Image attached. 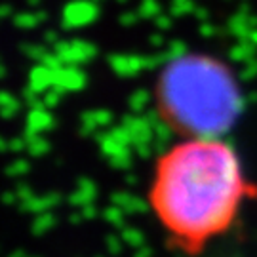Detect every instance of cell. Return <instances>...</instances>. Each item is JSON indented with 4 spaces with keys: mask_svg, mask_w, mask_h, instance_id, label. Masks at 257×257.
I'll return each mask as SVG.
<instances>
[{
    "mask_svg": "<svg viewBox=\"0 0 257 257\" xmlns=\"http://www.w3.org/2000/svg\"><path fill=\"white\" fill-rule=\"evenodd\" d=\"M253 194L236 153L221 138H189L156 164L151 208L174 242L198 253L232 225Z\"/></svg>",
    "mask_w": 257,
    "mask_h": 257,
    "instance_id": "6da1fadb",
    "label": "cell"
},
{
    "mask_svg": "<svg viewBox=\"0 0 257 257\" xmlns=\"http://www.w3.org/2000/svg\"><path fill=\"white\" fill-rule=\"evenodd\" d=\"M158 103L168 122L187 138H221L236 122L242 95L223 63L204 54H185L166 65Z\"/></svg>",
    "mask_w": 257,
    "mask_h": 257,
    "instance_id": "7a4b0ae2",
    "label": "cell"
}]
</instances>
